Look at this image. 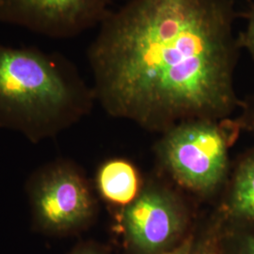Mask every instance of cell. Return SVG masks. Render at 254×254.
<instances>
[{
  "label": "cell",
  "instance_id": "6da1fadb",
  "mask_svg": "<svg viewBox=\"0 0 254 254\" xmlns=\"http://www.w3.org/2000/svg\"><path fill=\"white\" fill-rule=\"evenodd\" d=\"M235 0H128L99 26L87 56L95 99L114 118L163 134L231 118L242 99Z\"/></svg>",
  "mask_w": 254,
  "mask_h": 254
},
{
  "label": "cell",
  "instance_id": "7a4b0ae2",
  "mask_svg": "<svg viewBox=\"0 0 254 254\" xmlns=\"http://www.w3.org/2000/svg\"><path fill=\"white\" fill-rule=\"evenodd\" d=\"M95 100L64 56L0 44V128L38 142L80 120Z\"/></svg>",
  "mask_w": 254,
  "mask_h": 254
},
{
  "label": "cell",
  "instance_id": "3957f363",
  "mask_svg": "<svg viewBox=\"0 0 254 254\" xmlns=\"http://www.w3.org/2000/svg\"><path fill=\"white\" fill-rule=\"evenodd\" d=\"M241 132L235 118L182 122L164 132L159 163L181 189L200 198L215 196L227 183L230 150Z\"/></svg>",
  "mask_w": 254,
  "mask_h": 254
},
{
  "label": "cell",
  "instance_id": "277c9868",
  "mask_svg": "<svg viewBox=\"0 0 254 254\" xmlns=\"http://www.w3.org/2000/svg\"><path fill=\"white\" fill-rule=\"evenodd\" d=\"M32 226L46 236H70L90 227L98 212L91 184L73 162L58 159L27 183Z\"/></svg>",
  "mask_w": 254,
  "mask_h": 254
},
{
  "label": "cell",
  "instance_id": "5b68a950",
  "mask_svg": "<svg viewBox=\"0 0 254 254\" xmlns=\"http://www.w3.org/2000/svg\"><path fill=\"white\" fill-rule=\"evenodd\" d=\"M196 222L186 200L161 182L146 183L134 201L119 209L115 231L126 254H157L178 244Z\"/></svg>",
  "mask_w": 254,
  "mask_h": 254
},
{
  "label": "cell",
  "instance_id": "8992f818",
  "mask_svg": "<svg viewBox=\"0 0 254 254\" xmlns=\"http://www.w3.org/2000/svg\"><path fill=\"white\" fill-rule=\"evenodd\" d=\"M110 6L111 0H0V21L66 39L100 26Z\"/></svg>",
  "mask_w": 254,
  "mask_h": 254
},
{
  "label": "cell",
  "instance_id": "52a82bcc",
  "mask_svg": "<svg viewBox=\"0 0 254 254\" xmlns=\"http://www.w3.org/2000/svg\"><path fill=\"white\" fill-rule=\"evenodd\" d=\"M217 210L225 224L254 227V148L232 164Z\"/></svg>",
  "mask_w": 254,
  "mask_h": 254
},
{
  "label": "cell",
  "instance_id": "ba28073f",
  "mask_svg": "<svg viewBox=\"0 0 254 254\" xmlns=\"http://www.w3.org/2000/svg\"><path fill=\"white\" fill-rule=\"evenodd\" d=\"M143 183L136 167L124 158H111L101 164L95 175L99 196L108 204L124 208L134 201Z\"/></svg>",
  "mask_w": 254,
  "mask_h": 254
},
{
  "label": "cell",
  "instance_id": "9c48e42d",
  "mask_svg": "<svg viewBox=\"0 0 254 254\" xmlns=\"http://www.w3.org/2000/svg\"><path fill=\"white\" fill-rule=\"evenodd\" d=\"M219 252L220 254H254V227L234 226L222 222Z\"/></svg>",
  "mask_w": 254,
  "mask_h": 254
},
{
  "label": "cell",
  "instance_id": "30bf717a",
  "mask_svg": "<svg viewBox=\"0 0 254 254\" xmlns=\"http://www.w3.org/2000/svg\"><path fill=\"white\" fill-rule=\"evenodd\" d=\"M222 218L216 210L205 221L197 224L196 239L192 254H220L219 236L222 227Z\"/></svg>",
  "mask_w": 254,
  "mask_h": 254
},
{
  "label": "cell",
  "instance_id": "8fae6325",
  "mask_svg": "<svg viewBox=\"0 0 254 254\" xmlns=\"http://www.w3.org/2000/svg\"><path fill=\"white\" fill-rule=\"evenodd\" d=\"M246 20V27L237 36L242 50L251 57L254 64V0H252L248 8L240 13Z\"/></svg>",
  "mask_w": 254,
  "mask_h": 254
},
{
  "label": "cell",
  "instance_id": "7c38bea8",
  "mask_svg": "<svg viewBox=\"0 0 254 254\" xmlns=\"http://www.w3.org/2000/svg\"><path fill=\"white\" fill-rule=\"evenodd\" d=\"M239 114L235 118L241 131L254 134V93L242 99Z\"/></svg>",
  "mask_w": 254,
  "mask_h": 254
},
{
  "label": "cell",
  "instance_id": "4fadbf2b",
  "mask_svg": "<svg viewBox=\"0 0 254 254\" xmlns=\"http://www.w3.org/2000/svg\"><path fill=\"white\" fill-rule=\"evenodd\" d=\"M196 229H197V223L195 227L192 229L190 233L178 244L157 254H192L194 245H195V239H196Z\"/></svg>",
  "mask_w": 254,
  "mask_h": 254
},
{
  "label": "cell",
  "instance_id": "5bb4252c",
  "mask_svg": "<svg viewBox=\"0 0 254 254\" xmlns=\"http://www.w3.org/2000/svg\"><path fill=\"white\" fill-rule=\"evenodd\" d=\"M68 254H111L105 246L93 241H85L75 246Z\"/></svg>",
  "mask_w": 254,
  "mask_h": 254
}]
</instances>
